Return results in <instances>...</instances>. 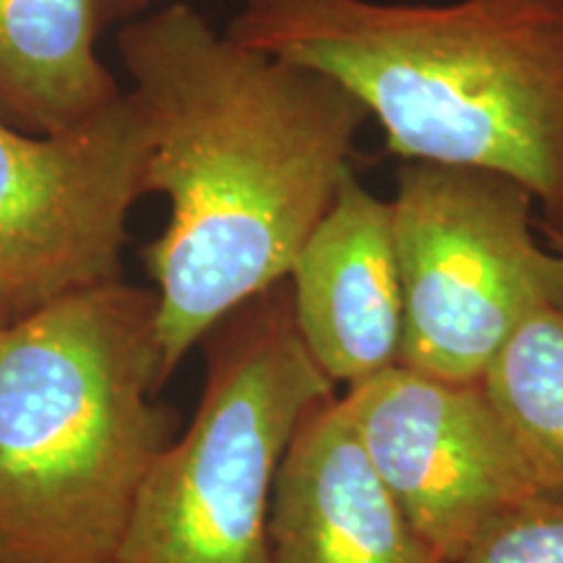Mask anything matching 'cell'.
I'll use <instances>...</instances> for the list:
<instances>
[{
	"label": "cell",
	"instance_id": "1",
	"mask_svg": "<svg viewBox=\"0 0 563 563\" xmlns=\"http://www.w3.org/2000/svg\"><path fill=\"white\" fill-rule=\"evenodd\" d=\"M118 53L152 129L146 194L170 199L144 251L170 382L224 316L287 279L371 112L332 76L220 34L188 3L131 19Z\"/></svg>",
	"mask_w": 563,
	"mask_h": 563
},
{
	"label": "cell",
	"instance_id": "2",
	"mask_svg": "<svg viewBox=\"0 0 563 563\" xmlns=\"http://www.w3.org/2000/svg\"><path fill=\"white\" fill-rule=\"evenodd\" d=\"M228 34L344 84L394 157L511 175L563 232V0H238Z\"/></svg>",
	"mask_w": 563,
	"mask_h": 563
},
{
	"label": "cell",
	"instance_id": "3",
	"mask_svg": "<svg viewBox=\"0 0 563 563\" xmlns=\"http://www.w3.org/2000/svg\"><path fill=\"white\" fill-rule=\"evenodd\" d=\"M157 292L104 282L0 323V563H118L162 405Z\"/></svg>",
	"mask_w": 563,
	"mask_h": 563
},
{
	"label": "cell",
	"instance_id": "4",
	"mask_svg": "<svg viewBox=\"0 0 563 563\" xmlns=\"http://www.w3.org/2000/svg\"><path fill=\"white\" fill-rule=\"evenodd\" d=\"M201 344L199 405L141 485L118 563H272L282 454L302 412L336 386L300 340L287 279Z\"/></svg>",
	"mask_w": 563,
	"mask_h": 563
},
{
	"label": "cell",
	"instance_id": "5",
	"mask_svg": "<svg viewBox=\"0 0 563 563\" xmlns=\"http://www.w3.org/2000/svg\"><path fill=\"white\" fill-rule=\"evenodd\" d=\"M534 196L511 175L407 159L391 199L405 295L399 365L483 382L530 316L563 308V256L532 232Z\"/></svg>",
	"mask_w": 563,
	"mask_h": 563
},
{
	"label": "cell",
	"instance_id": "6",
	"mask_svg": "<svg viewBox=\"0 0 563 563\" xmlns=\"http://www.w3.org/2000/svg\"><path fill=\"white\" fill-rule=\"evenodd\" d=\"M150 157L152 129L131 89L53 136L0 121V323L121 279Z\"/></svg>",
	"mask_w": 563,
	"mask_h": 563
},
{
	"label": "cell",
	"instance_id": "7",
	"mask_svg": "<svg viewBox=\"0 0 563 563\" xmlns=\"http://www.w3.org/2000/svg\"><path fill=\"white\" fill-rule=\"evenodd\" d=\"M342 399L373 467L443 563L540 493L483 382L394 365Z\"/></svg>",
	"mask_w": 563,
	"mask_h": 563
},
{
	"label": "cell",
	"instance_id": "8",
	"mask_svg": "<svg viewBox=\"0 0 563 563\" xmlns=\"http://www.w3.org/2000/svg\"><path fill=\"white\" fill-rule=\"evenodd\" d=\"M287 285L295 327L334 386H357L399 365L405 295L391 201L347 173L295 258Z\"/></svg>",
	"mask_w": 563,
	"mask_h": 563
},
{
	"label": "cell",
	"instance_id": "9",
	"mask_svg": "<svg viewBox=\"0 0 563 563\" xmlns=\"http://www.w3.org/2000/svg\"><path fill=\"white\" fill-rule=\"evenodd\" d=\"M272 563H443L373 467L342 394L302 412L274 477Z\"/></svg>",
	"mask_w": 563,
	"mask_h": 563
},
{
	"label": "cell",
	"instance_id": "10",
	"mask_svg": "<svg viewBox=\"0 0 563 563\" xmlns=\"http://www.w3.org/2000/svg\"><path fill=\"white\" fill-rule=\"evenodd\" d=\"M146 0H0V121L66 133L123 95L97 55L108 26L141 16Z\"/></svg>",
	"mask_w": 563,
	"mask_h": 563
},
{
	"label": "cell",
	"instance_id": "11",
	"mask_svg": "<svg viewBox=\"0 0 563 563\" xmlns=\"http://www.w3.org/2000/svg\"><path fill=\"white\" fill-rule=\"evenodd\" d=\"M540 493L563 498V308L534 313L483 376Z\"/></svg>",
	"mask_w": 563,
	"mask_h": 563
},
{
	"label": "cell",
	"instance_id": "12",
	"mask_svg": "<svg viewBox=\"0 0 563 563\" xmlns=\"http://www.w3.org/2000/svg\"><path fill=\"white\" fill-rule=\"evenodd\" d=\"M454 563H563V498L534 493L501 514Z\"/></svg>",
	"mask_w": 563,
	"mask_h": 563
},
{
	"label": "cell",
	"instance_id": "13",
	"mask_svg": "<svg viewBox=\"0 0 563 563\" xmlns=\"http://www.w3.org/2000/svg\"><path fill=\"white\" fill-rule=\"evenodd\" d=\"M540 232H543V241H545L548 249H553L555 253H561V256H563V232L543 228V224H540Z\"/></svg>",
	"mask_w": 563,
	"mask_h": 563
}]
</instances>
